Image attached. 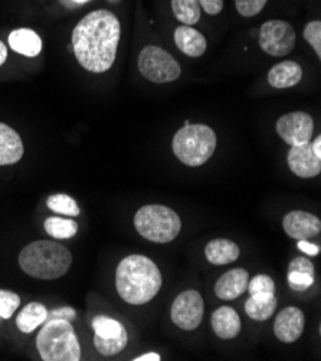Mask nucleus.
Listing matches in <instances>:
<instances>
[{
    "instance_id": "f257e3e1",
    "label": "nucleus",
    "mask_w": 321,
    "mask_h": 361,
    "mask_svg": "<svg viewBox=\"0 0 321 361\" xmlns=\"http://www.w3.org/2000/svg\"><path fill=\"white\" fill-rule=\"evenodd\" d=\"M121 25L110 11H95L83 18L73 32L77 61L94 74L109 71L117 55Z\"/></svg>"
},
{
    "instance_id": "f03ea898",
    "label": "nucleus",
    "mask_w": 321,
    "mask_h": 361,
    "mask_svg": "<svg viewBox=\"0 0 321 361\" xmlns=\"http://www.w3.org/2000/svg\"><path fill=\"white\" fill-rule=\"evenodd\" d=\"M162 272L159 267L145 255H128L116 271L117 293L123 301L131 305H143L152 301L162 290Z\"/></svg>"
},
{
    "instance_id": "7ed1b4c3",
    "label": "nucleus",
    "mask_w": 321,
    "mask_h": 361,
    "mask_svg": "<svg viewBox=\"0 0 321 361\" xmlns=\"http://www.w3.org/2000/svg\"><path fill=\"white\" fill-rule=\"evenodd\" d=\"M73 264V255L61 243L37 240L26 245L19 254V267L37 279H56L63 276Z\"/></svg>"
},
{
    "instance_id": "20e7f679",
    "label": "nucleus",
    "mask_w": 321,
    "mask_h": 361,
    "mask_svg": "<svg viewBox=\"0 0 321 361\" xmlns=\"http://www.w3.org/2000/svg\"><path fill=\"white\" fill-rule=\"evenodd\" d=\"M37 348L44 361H78L81 347L73 324L65 319H48L37 337Z\"/></svg>"
},
{
    "instance_id": "39448f33",
    "label": "nucleus",
    "mask_w": 321,
    "mask_h": 361,
    "mask_svg": "<svg viewBox=\"0 0 321 361\" xmlns=\"http://www.w3.org/2000/svg\"><path fill=\"white\" fill-rule=\"evenodd\" d=\"M174 156L190 167L205 164L215 153L217 134L205 124H186L173 138Z\"/></svg>"
},
{
    "instance_id": "423d86ee",
    "label": "nucleus",
    "mask_w": 321,
    "mask_h": 361,
    "mask_svg": "<svg viewBox=\"0 0 321 361\" xmlns=\"http://www.w3.org/2000/svg\"><path fill=\"white\" fill-rule=\"evenodd\" d=\"M135 231L150 242L169 243L177 238L182 221L173 209L162 204H147L137 210L134 216Z\"/></svg>"
},
{
    "instance_id": "0eeeda50",
    "label": "nucleus",
    "mask_w": 321,
    "mask_h": 361,
    "mask_svg": "<svg viewBox=\"0 0 321 361\" xmlns=\"http://www.w3.org/2000/svg\"><path fill=\"white\" fill-rule=\"evenodd\" d=\"M138 69L143 77L156 84L173 82L182 74L179 62L159 47H146L140 52Z\"/></svg>"
},
{
    "instance_id": "6e6552de",
    "label": "nucleus",
    "mask_w": 321,
    "mask_h": 361,
    "mask_svg": "<svg viewBox=\"0 0 321 361\" xmlns=\"http://www.w3.org/2000/svg\"><path fill=\"white\" fill-rule=\"evenodd\" d=\"M94 345L102 355H117L128 344V333L121 322L107 315H97L92 319Z\"/></svg>"
},
{
    "instance_id": "1a4fd4ad",
    "label": "nucleus",
    "mask_w": 321,
    "mask_h": 361,
    "mask_svg": "<svg viewBox=\"0 0 321 361\" xmlns=\"http://www.w3.org/2000/svg\"><path fill=\"white\" fill-rule=\"evenodd\" d=\"M260 47L271 56L289 55L296 47V30L284 20H268L261 26Z\"/></svg>"
},
{
    "instance_id": "9d476101",
    "label": "nucleus",
    "mask_w": 321,
    "mask_h": 361,
    "mask_svg": "<svg viewBox=\"0 0 321 361\" xmlns=\"http://www.w3.org/2000/svg\"><path fill=\"white\" fill-rule=\"evenodd\" d=\"M205 304L202 295L195 291L189 290L176 297L171 304V321L177 327L185 331L196 330L203 319Z\"/></svg>"
},
{
    "instance_id": "9b49d317",
    "label": "nucleus",
    "mask_w": 321,
    "mask_h": 361,
    "mask_svg": "<svg viewBox=\"0 0 321 361\" xmlns=\"http://www.w3.org/2000/svg\"><path fill=\"white\" fill-rule=\"evenodd\" d=\"M278 135L289 144V146H301L308 142L314 133L313 117L303 111H294L282 116L277 121Z\"/></svg>"
},
{
    "instance_id": "f8f14e48",
    "label": "nucleus",
    "mask_w": 321,
    "mask_h": 361,
    "mask_svg": "<svg viewBox=\"0 0 321 361\" xmlns=\"http://www.w3.org/2000/svg\"><path fill=\"white\" fill-rule=\"evenodd\" d=\"M304 312L297 307H287L278 312L274 322L275 337L281 343H294L304 333Z\"/></svg>"
},
{
    "instance_id": "ddd939ff",
    "label": "nucleus",
    "mask_w": 321,
    "mask_h": 361,
    "mask_svg": "<svg viewBox=\"0 0 321 361\" xmlns=\"http://www.w3.org/2000/svg\"><path fill=\"white\" fill-rule=\"evenodd\" d=\"M282 228L290 238L296 240H308L321 231V222L315 214L304 210H293L285 214Z\"/></svg>"
},
{
    "instance_id": "4468645a",
    "label": "nucleus",
    "mask_w": 321,
    "mask_h": 361,
    "mask_svg": "<svg viewBox=\"0 0 321 361\" xmlns=\"http://www.w3.org/2000/svg\"><path fill=\"white\" fill-rule=\"evenodd\" d=\"M287 161L290 170L301 178H313L321 171V159L313 152L310 141L301 144V146L291 147Z\"/></svg>"
},
{
    "instance_id": "2eb2a0df",
    "label": "nucleus",
    "mask_w": 321,
    "mask_h": 361,
    "mask_svg": "<svg viewBox=\"0 0 321 361\" xmlns=\"http://www.w3.org/2000/svg\"><path fill=\"white\" fill-rule=\"evenodd\" d=\"M249 274L243 268H235L225 272L215 283V294L224 301L236 300L246 293Z\"/></svg>"
},
{
    "instance_id": "dca6fc26",
    "label": "nucleus",
    "mask_w": 321,
    "mask_h": 361,
    "mask_svg": "<svg viewBox=\"0 0 321 361\" xmlns=\"http://www.w3.org/2000/svg\"><path fill=\"white\" fill-rule=\"evenodd\" d=\"M23 152L20 135L9 126L0 123V166L18 163L23 157Z\"/></svg>"
},
{
    "instance_id": "f3484780",
    "label": "nucleus",
    "mask_w": 321,
    "mask_h": 361,
    "mask_svg": "<svg viewBox=\"0 0 321 361\" xmlns=\"http://www.w3.org/2000/svg\"><path fill=\"white\" fill-rule=\"evenodd\" d=\"M301 80L303 69L296 61L279 62L268 72V84L277 90L296 87L298 82H301Z\"/></svg>"
},
{
    "instance_id": "a211bd4d",
    "label": "nucleus",
    "mask_w": 321,
    "mask_h": 361,
    "mask_svg": "<svg viewBox=\"0 0 321 361\" xmlns=\"http://www.w3.org/2000/svg\"><path fill=\"white\" fill-rule=\"evenodd\" d=\"M174 42L185 55L190 58H199L205 54L207 42L205 36L192 26L183 25L174 30Z\"/></svg>"
},
{
    "instance_id": "6ab92c4d",
    "label": "nucleus",
    "mask_w": 321,
    "mask_h": 361,
    "mask_svg": "<svg viewBox=\"0 0 321 361\" xmlns=\"http://www.w3.org/2000/svg\"><path fill=\"white\" fill-rule=\"evenodd\" d=\"M241 318L232 307H221L212 315V329L222 340H232L241 333Z\"/></svg>"
},
{
    "instance_id": "aec40b11",
    "label": "nucleus",
    "mask_w": 321,
    "mask_h": 361,
    "mask_svg": "<svg viewBox=\"0 0 321 361\" xmlns=\"http://www.w3.org/2000/svg\"><path fill=\"white\" fill-rule=\"evenodd\" d=\"M9 47L23 56L35 58L42 51V39L35 30L20 27L9 35Z\"/></svg>"
},
{
    "instance_id": "412c9836",
    "label": "nucleus",
    "mask_w": 321,
    "mask_h": 361,
    "mask_svg": "<svg viewBox=\"0 0 321 361\" xmlns=\"http://www.w3.org/2000/svg\"><path fill=\"white\" fill-rule=\"evenodd\" d=\"M205 255L212 265H228L239 258L241 249L232 240L213 239L206 245Z\"/></svg>"
},
{
    "instance_id": "4be33fe9",
    "label": "nucleus",
    "mask_w": 321,
    "mask_h": 361,
    "mask_svg": "<svg viewBox=\"0 0 321 361\" xmlns=\"http://www.w3.org/2000/svg\"><path fill=\"white\" fill-rule=\"evenodd\" d=\"M277 305L278 300L275 294H254L245 302V312L249 318H253L255 321H267L274 315Z\"/></svg>"
},
{
    "instance_id": "5701e85b",
    "label": "nucleus",
    "mask_w": 321,
    "mask_h": 361,
    "mask_svg": "<svg viewBox=\"0 0 321 361\" xmlns=\"http://www.w3.org/2000/svg\"><path fill=\"white\" fill-rule=\"evenodd\" d=\"M47 317H48V310L44 304L30 302L25 305V308L16 317V326L22 333L29 334L37 330L40 326H42V324L47 321Z\"/></svg>"
},
{
    "instance_id": "b1692460",
    "label": "nucleus",
    "mask_w": 321,
    "mask_h": 361,
    "mask_svg": "<svg viewBox=\"0 0 321 361\" xmlns=\"http://www.w3.org/2000/svg\"><path fill=\"white\" fill-rule=\"evenodd\" d=\"M44 226L47 233L55 239H71L78 232V224L75 221L59 218V216L48 218Z\"/></svg>"
},
{
    "instance_id": "393cba45",
    "label": "nucleus",
    "mask_w": 321,
    "mask_h": 361,
    "mask_svg": "<svg viewBox=\"0 0 321 361\" xmlns=\"http://www.w3.org/2000/svg\"><path fill=\"white\" fill-rule=\"evenodd\" d=\"M176 19L183 25H195L200 19V5L198 0H171Z\"/></svg>"
},
{
    "instance_id": "a878e982",
    "label": "nucleus",
    "mask_w": 321,
    "mask_h": 361,
    "mask_svg": "<svg viewBox=\"0 0 321 361\" xmlns=\"http://www.w3.org/2000/svg\"><path fill=\"white\" fill-rule=\"evenodd\" d=\"M47 206L52 212H55L58 214L69 216V218H77V216H80V213H81L78 203L71 196L62 195V193L52 195L51 197H48Z\"/></svg>"
},
{
    "instance_id": "bb28decb",
    "label": "nucleus",
    "mask_w": 321,
    "mask_h": 361,
    "mask_svg": "<svg viewBox=\"0 0 321 361\" xmlns=\"http://www.w3.org/2000/svg\"><path fill=\"white\" fill-rule=\"evenodd\" d=\"M20 298L18 294L0 290V318L9 319L19 308Z\"/></svg>"
},
{
    "instance_id": "cd10ccee",
    "label": "nucleus",
    "mask_w": 321,
    "mask_h": 361,
    "mask_svg": "<svg viewBox=\"0 0 321 361\" xmlns=\"http://www.w3.org/2000/svg\"><path fill=\"white\" fill-rule=\"evenodd\" d=\"M246 291L251 295L262 294V293L275 294V282L268 275H257L255 278H253L251 281L248 282Z\"/></svg>"
},
{
    "instance_id": "c85d7f7f",
    "label": "nucleus",
    "mask_w": 321,
    "mask_h": 361,
    "mask_svg": "<svg viewBox=\"0 0 321 361\" xmlns=\"http://www.w3.org/2000/svg\"><path fill=\"white\" fill-rule=\"evenodd\" d=\"M305 41L314 48L318 58H321V22L313 20L304 29Z\"/></svg>"
},
{
    "instance_id": "c756f323",
    "label": "nucleus",
    "mask_w": 321,
    "mask_h": 361,
    "mask_svg": "<svg viewBox=\"0 0 321 361\" xmlns=\"http://www.w3.org/2000/svg\"><path fill=\"white\" fill-rule=\"evenodd\" d=\"M267 2L268 0H235V6L243 18H253L264 9Z\"/></svg>"
},
{
    "instance_id": "7c9ffc66",
    "label": "nucleus",
    "mask_w": 321,
    "mask_h": 361,
    "mask_svg": "<svg viewBox=\"0 0 321 361\" xmlns=\"http://www.w3.org/2000/svg\"><path fill=\"white\" fill-rule=\"evenodd\" d=\"M289 285L294 291H307L314 285V275L300 271H289Z\"/></svg>"
},
{
    "instance_id": "2f4dec72",
    "label": "nucleus",
    "mask_w": 321,
    "mask_h": 361,
    "mask_svg": "<svg viewBox=\"0 0 321 361\" xmlns=\"http://www.w3.org/2000/svg\"><path fill=\"white\" fill-rule=\"evenodd\" d=\"M77 318V311L71 307H61V308H55L52 311H48V319H65L73 322Z\"/></svg>"
},
{
    "instance_id": "473e14b6",
    "label": "nucleus",
    "mask_w": 321,
    "mask_h": 361,
    "mask_svg": "<svg viewBox=\"0 0 321 361\" xmlns=\"http://www.w3.org/2000/svg\"><path fill=\"white\" fill-rule=\"evenodd\" d=\"M289 271H300V272L314 275V265L310 259H307L304 257H298V258L291 261V264L289 267Z\"/></svg>"
},
{
    "instance_id": "72a5a7b5",
    "label": "nucleus",
    "mask_w": 321,
    "mask_h": 361,
    "mask_svg": "<svg viewBox=\"0 0 321 361\" xmlns=\"http://www.w3.org/2000/svg\"><path fill=\"white\" fill-rule=\"evenodd\" d=\"M200 8L209 15H218L224 9V0H198Z\"/></svg>"
},
{
    "instance_id": "f704fd0d",
    "label": "nucleus",
    "mask_w": 321,
    "mask_h": 361,
    "mask_svg": "<svg viewBox=\"0 0 321 361\" xmlns=\"http://www.w3.org/2000/svg\"><path fill=\"white\" fill-rule=\"evenodd\" d=\"M297 247L304 252L305 255H310V257H317L320 254V246L315 245V243H311L308 240H298L297 243Z\"/></svg>"
},
{
    "instance_id": "c9c22d12",
    "label": "nucleus",
    "mask_w": 321,
    "mask_h": 361,
    "mask_svg": "<svg viewBox=\"0 0 321 361\" xmlns=\"http://www.w3.org/2000/svg\"><path fill=\"white\" fill-rule=\"evenodd\" d=\"M160 360L162 358L157 353H146V354H141L134 358V361H160Z\"/></svg>"
},
{
    "instance_id": "e433bc0d",
    "label": "nucleus",
    "mask_w": 321,
    "mask_h": 361,
    "mask_svg": "<svg viewBox=\"0 0 321 361\" xmlns=\"http://www.w3.org/2000/svg\"><path fill=\"white\" fill-rule=\"evenodd\" d=\"M311 147H313V152L315 153V156L321 159V137H317V138L311 142Z\"/></svg>"
},
{
    "instance_id": "4c0bfd02",
    "label": "nucleus",
    "mask_w": 321,
    "mask_h": 361,
    "mask_svg": "<svg viewBox=\"0 0 321 361\" xmlns=\"http://www.w3.org/2000/svg\"><path fill=\"white\" fill-rule=\"evenodd\" d=\"M6 58H8V48L2 41H0V66L6 62Z\"/></svg>"
},
{
    "instance_id": "58836bf2",
    "label": "nucleus",
    "mask_w": 321,
    "mask_h": 361,
    "mask_svg": "<svg viewBox=\"0 0 321 361\" xmlns=\"http://www.w3.org/2000/svg\"><path fill=\"white\" fill-rule=\"evenodd\" d=\"M74 2H75L77 5H81V4H87V2H90V0H74Z\"/></svg>"
},
{
    "instance_id": "ea45409f",
    "label": "nucleus",
    "mask_w": 321,
    "mask_h": 361,
    "mask_svg": "<svg viewBox=\"0 0 321 361\" xmlns=\"http://www.w3.org/2000/svg\"><path fill=\"white\" fill-rule=\"evenodd\" d=\"M110 2H113V4H114V2H117V0H110Z\"/></svg>"
},
{
    "instance_id": "a19ab883",
    "label": "nucleus",
    "mask_w": 321,
    "mask_h": 361,
    "mask_svg": "<svg viewBox=\"0 0 321 361\" xmlns=\"http://www.w3.org/2000/svg\"><path fill=\"white\" fill-rule=\"evenodd\" d=\"M0 319H2V318H0Z\"/></svg>"
}]
</instances>
